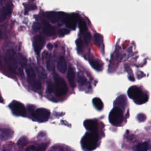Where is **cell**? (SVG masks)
Instances as JSON below:
<instances>
[{
    "label": "cell",
    "mask_w": 151,
    "mask_h": 151,
    "mask_svg": "<svg viewBox=\"0 0 151 151\" xmlns=\"http://www.w3.org/2000/svg\"><path fill=\"white\" fill-rule=\"evenodd\" d=\"M129 97L132 99L135 103L142 104L146 103L148 100V96L137 86H131L127 90Z\"/></svg>",
    "instance_id": "cell-1"
},
{
    "label": "cell",
    "mask_w": 151,
    "mask_h": 151,
    "mask_svg": "<svg viewBox=\"0 0 151 151\" xmlns=\"http://www.w3.org/2000/svg\"><path fill=\"white\" fill-rule=\"evenodd\" d=\"M98 140V134L94 132L87 133L82 138L81 145L86 150L91 151L96 147Z\"/></svg>",
    "instance_id": "cell-2"
},
{
    "label": "cell",
    "mask_w": 151,
    "mask_h": 151,
    "mask_svg": "<svg viewBox=\"0 0 151 151\" xmlns=\"http://www.w3.org/2000/svg\"><path fill=\"white\" fill-rule=\"evenodd\" d=\"M5 61L9 70L13 73H15L17 70V58L15 51L12 49L6 51L5 55Z\"/></svg>",
    "instance_id": "cell-3"
},
{
    "label": "cell",
    "mask_w": 151,
    "mask_h": 151,
    "mask_svg": "<svg viewBox=\"0 0 151 151\" xmlns=\"http://www.w3.org/2000/svg\"><path fill=\"white\" fill-rule=\"evenodd\" d=\"M109 119L110 123L114 126L119 125L122 123L123 119V114L120 108L114 107L110 111Z\"/></svg>",
    "instance_id": "cell-4"
},
{
    "label": "cell",
    "mask_w": 151,
    "mask_h": 151,
    "mask_svg": "<svg viewBox=\"0 0 151 151\" xmlns=\"http://www.w3.org/2000/svg\"><path fill=\"white\" fill-rule=\"evenodd\" d=\"M55 90L57 96H62L65 95L67 92V86L64 80L60 76L55 75Z\"/></svg>",
    "instance_id": "cell-5"
},
{
    "label": "cell",
    "mask_w": 151,
    "mask_h": 151,
    "mask_svg": "<svg viewBox=\"0 0 151 151\" xmlns=\"http://www.w3.org/2000/svg\"><path fill=\"white\" fill-rule=\"evenodd\" d=\"M50 116V112L48 110L44 108H39L34 113V118L38 122H44L47 121Z\"/></svg>",
    "instance_id": "cell-6"
},
{
    "label": "cell",
    "mask_w": 151,
    "mask_h": 151,
    "mask_svg": "<svg viewBox=\"0 0 151 151\" xmlns=\"http://www.w3.org/2000/svg\"><path fill=\"white\" fill-rule=\"evenodd\" d=\"M12 111L18 116H24L26 113V109L23 104L18 101H14L10 105Z\"/></svg>",
    "instance_id": "cell-7"
},
{
    "label": "cell",
    "mask_w": 151,
    "mask_h": 151,
    "mask_svg": "<svg viewBox=\"0 0 151 151\" xmlns=\"http://www.w3.org/2000/svg\"><path fill=\"white\" fill-rule=\"evenodd\" d=\"M79 19V15L73 14L64 18L65 24L67 27L71 29H74L76 27L77 21Z\"/></svg>",
    "instance_id": "cell-8"
},
{
    "label": "cell",
    "mask_w": 151,
    "mask_h": 151,
    "mask_svg": "<svg viewBox=\"0 0 151 151\" xmlns=\"http://www.w3.org/2000/svg\"><path fill=\"white\" fill-rule=\"evenodd\" d=\"M45 40L41 35H38L34 37L33 44L35 52L37 53V55H39L40 51H41L45 44Z\"/></svg>",
    "instance_id": "cell-9"
},
{
    "label": "cell",
    "mask_w": 151,
    "mask_h": 151,
    "mask_svg": "<svg viewBox=\"0 0 151 151\" xmlns=\"http://www.w3.org/2000/svg\"><path fill=\"white\" fill-rule=\"evenodd\" d=\"M26 73H27L28 81L32 86L37 80L35 79L36 78L35 71L31 65H27V67H26Z\"/></svg>",
    "instance_id": "cell-10"
},
{
    "label": "cell",
    "mask_w": 151,
    "mask_h": 151,
    "mask_svg": "<svg viewBox=\"0 0 151 151\" xmlns=\"http://www.w3.org/2000/svg\"><path fill=\"white\" fill-rule=\"evenodd\" d=\"M84 126L87 130L90 132H94L97 128V122L94 120L88 119L84 121Z\"/></svg>",
    "instance_id": "cell-11"
},
{
    "label": "cell",
    "mask_w": 151,
    "mask_h": 151,
    "mask_svg": "<svg viewBox=\"0 0 151 151\" xmlns=\"http://www.w3.org/2000/svg\"><path fill=\"white\" fill-rule=\"evenodd\" d=\"M57 69L61 73H64L67 69V63L65 61V59L63 56H60L57 60Z\"/></svg>",
    "instance_id": "cell-12"
},
{
    "label": "cell",
    "mask_w": 151,
    "mask_h": 151,
    "mask_svg": "<svg viewBox=\"0 0 151 151\" xmlns=\"http://www.w3.org/2000/svg\"><path fill=\"white\" fill-rule=\"evenodd\" d=\"M13 136V132L8 128H2L0 130V137L1 139L6 140L11 139Z\"/></svg>",
    "instance_id": "cell-13"
},
{
    "label": "cell",
    "mask_w": 151,
    "mask_h": 151,
    "mask_svg": "<svg viewBox=\"0 0 151 151\" xmlns=\"http://www.w3.org/2000/svg\"><path fill=\"white\" fill-rule=\"evenodd\" d=\"M67 80L71 86V87L74 88L76 86V83H75V73L74 71L73 68L71 67H70L68 68V70L67 71Z\"/></svg>",
    "instance_id": "cell-14"
},
{
    "label": "cell",
    "mask_w": 151,
    "mask_h": 151,
    "mask_svg": "<svg viewBox=\"0 0 151 151\" xmlns=\"http://www.w3.org/2000/svg\"><path fill=\"white\" fill-rule=\"evenodd\" d=\"M63 15L62 12H50L47 14V17L52 22H57L59 21L60 18Z\"/></svg>",
    "instance_id": "cell-15"
},
{
    "label": "cell",
    "mask_w": 151,
    "mask_h": 151,
    "mask_svg": "<svg viewBox=\"0 0 151 151\" xmlns=\"http://www.w3.org/2000/svg\"><path fill=\"white\" fill-rule=\"evenodd\" d=\"M11 12V6L9 4L4 6L0 11V22L3 21Z\"/></svg>",
    "instance_id": "cell-16"
},
{
    "label": "cell",
    "mask_w": 151,
    "mask_h": 151,
    "mask_svg": "<svg viewBox=\"0 0 151 151\" xmlns=\"http://www.w3.org/2000/svg\"><path fill=\"white\" fill-rule=\"evenodd\" d=\"M43 30L44 32L48 35V36H52L55 34V28L51 25L49 23L47 22H44L43 23Z\"/></svg>",
    "instance_id": "cell-17"
},
{
    "label": "cell",
    "mask_w": 151,
    "mask_h": 151,
    "mask_svg": "<svg viewBox=\"0 0 151 151\" xmlns=\"http://www.w3.org/2000/svg\"><path fill=\"white\" fill-rule=\"evenodd\" d=\"M114 105L115 107H124L125 105H126V98L125 96L123 95L120 96L119 97H118L116 100L114 101Z\"/></svg>",
    "instance_id": "cell-18"
},
{
    "label": "cell",
    "mask_w": 151,
    "mask_h": 151,
    "mask_svg": "<svg viewBox=\"0 0 151 151\" xmlns=\"http://www.w3.org/2000/svg\"><path fill=\"white\" fill-rule=\"evenodd\" d=\"M46 67L49 71H52L54 70V64L50 56H48L46 60Z\"/></svg>",
    "instance_id": "cell-19"
},
{
    "label": "cell",
    "mask_w": 151,
    "mask_h": 151,
    "mask_svg": "<svg viewBox=\"0 0 151 151\" xmlns=\"http://www.w3.org/2000/svg\"><path fill=\"white\" fill-rule=\"evenodd\" d=\"M93 103L94 107L98 110H101L103 107V103L99 98H94L93 99Z\"/></svg>",
    "instance_id": "cell-20"
},
{
    "label": "cell",
    "mask_w": 151,
    "mask_h": 151,
    "mask_svg": "<svg viewBox=\"0 0 151 151\" xmlns=\"http://www.w3.org/2000/svg\"><path fill=\"white\" fill-rule=\"evenodd\" d=\"M148 148H149V144L146 142L139 143L136 146V150L137 151H147Z\"/></svg>",
    "instance_id": "cell-21"
},
{
    "label": "cell",
    "mask_w": 151,
    "mask_h": 151,
    "mask_svg": "<svg viewBox=\"0 0 151 151\" xmlns=\"http://www.w3.org/2000/svg\"><path fill=\"white\" fill-rule=\"evenodd\" d=\"M77 82L79 84L80 86H84L86 84V83H87V80L85 78V77L80 73H79L78 74L77 76Z\"/></svg>",
    "instance_id": "cell-22"
},
{
    "label": "cell",
    "mask_w": 151,
    "mask_h": 151,
    "mask_svg": "<svg viewBox=\"0 0 151 151\" xmlns=\"http://www.w3.org/2000/svg\"><path fill=\"white\" fill-rule=\"evenodd\" d=\"M78 25H79V28L80 29L81 32H85L87 31V27L86 25V22L81 19H79V22H78Z\"/></svg>",
    "instance_id": "cell-23"
},
{
    "label": "cell",
    "mask_w": 151,
    "mask_h": 151,
    "mask_svg": "<svg viewBox=\"0 0 151 151\" xmlns=\"http://www.w3.org/2000/svg\"><path fill=\"white\" fill-rule=\"evenodd\" d=\"M90 64L91 65V67H93L95 70H98V71L101 70V64L97 61L94 60H90Z\"/></svg>",
    "instance_id": "cell-24"
},
{
    "label": "cell",
    "mask_w": 151,
    "mask_h": 151,
    "mask_svg": "<svg viewBox=\"0 0 151 151\" xmlns=\"http://www.w3.org/2000/svg\"><path fill=\"white\" fill-rule=\"evenodd\" d=\"M27 139L26 137H21L18 141V145L19 147H24L27 144Z\"/></svg>",
    "instance_id": "cell-25"
},
{
    "label": "cell",
    "mask_w": 151,
    "mask_h": 151,
    "mask_svg": "<svg viewBox=\"0 0 151 151\" xmlns=\"http://www.w3.org/2000/svg\"><path fill=\"white\" fill-rule=\"evenodd\" d=\"M94 38L96 43L98 45H100L103 42V37L100 34H98V33L95 34L94 36Z\"/></svg>",
    "instance_id": "cell-26"
},
{
    "label": "cell",
    "mask_w": 151,
    "mask_h": 151,
    "mask_svg": "<svg viewBox=\"0 0 151 151\" xmlns=\"http://www.w3.org/2000/svg\"><path fill=\"white\" fill-rule=\"evenodd\" d=\"M37 73H38L39 76L41 77L42 78H45L46 77V73L42 67H38L37 68Z\"/></svg>",
    "instance_id": "cell-27"
},
{
    "label": "cell",
    "mask_w": 151,
    "mask_h": 151,
    "mask_svg": "<svg viewBox=\"0 0 151 151\" xmlns=\"http://www.w3.org/2000/svg\"><path fill=\"white\" fill-rule=\"evenodd\" d=\"M91 38V34L88 31L85 32V33L84 34V41L86 44H88V42L90 41Z\"/></svg>",
    "instance_id": "cell-28"
},
{
    "label": "cell",
    "mask_w": 151,
    "mask_h": 151,
    "mask_svg": "<svg viewBox=\"0 0 151 151\" xmlns=\"http://www.w3.org/2000/svg\"><path fill=\"white\" fill-rule=\"evenodd\" d=\"M48 146V143H41L38 146V147L36 149L37 151H45L46 148Z\"/></svg>",
    "instance_id": "cell-29"
},
{
    "label": "cell",
    "mask_w": 151,
    "mask_h": 151,
    "mask_svg": "<svg viewBox=\"0 0 151 151\" xmlns=\"http://www.w3.org/2000/svg\"><path fill=\"white\" fill-rule=\"evenodd\" d=\"M54 90V84L51 82L48 81L47 83V90L48 93H52Z\"/></svg>",
    "instance_id": "cell-30"
},
{
    "label": "cell",
    "mask_w": 151,
    "mask_h": 151,
    "mask_svg": "<svg viewBox=\"0 0 151 151\" xmlns=\"http://www.w3.org/2000/svg\"><path fill=\"white\" fill-rule=\"evenodd\" d=\"M137 119L138 121H139V122H144V121L146 120V115H145V114L140 113H139V114H137Z\"/></svg>",
    "instance_id": "cell-31"
},
{
    "label": "cell",
    "mask_w": 151,
    "mask_h": 151,
    "mask_svg": "<svg viewBox=\"0 0 151 151\" xmlns=\"http://www.w3.org/2000/svg\"><path fill=\"white\" fill-rule=\"evenodd\" d=\"M69 32H70L69 30L67 29H65V28H63L58 31V34L60 37H63V36L68 34Z\"/></svg>",
    "instance_id": "cell-32"
},
{
    "label": "cell",
    "mask_w": 151,
    "mask_h": 151,
    "mask_svg": "<svg viewBox=\"0 0 151 151\" xmlns=\"http://www.w3.org/2000/svg\"><path fill=\"white\" fill-rule=\"evenodd\" d=\"M76 45L78 51H80L83 48V42L81 38H78L76 41Z\"/></svg>",
    "instance_id": "cell-33"
},
{
    "label": "cell",
    "mask_w": 151,
    "mask_h": 151,
    "mask_svg": "<svg viewBox=\"0 0 151 151\" xmlns=\"http://www.w3.org/2000/svg\"><path fill=\"white\" fill-rule=\"evenodd\" d=\"M32 87L35 90H39L41 88V83L38 80H37L32 86Z\"/></svg>",
    "instance_id": "cell-34"
},
{
    "label": "cell",
    "mask_w": 151,
    "mask_h": 151,
    "mask_svg": "<svg viewBox=\"0 0 151 151\" xmlns=\"http://www.w3.org/2000/svg\"><path fill=\"white\" fill-rule=\"evenodd\" d=\"M40 28V25L38 23H36L34 25V29L35 30V31H38L39 30Z\"/></svg>",
    "instance_id": "cell-35"
},
{
    "label": "cell",
    "mask_w": 151,
    "mask_h": 151,
    "mask_svg": "<svg viewBox=\"0 0 151 151\" xmlns=\"http://www.w3.org/2000/svg\"><path fill=\"white\" fill-rule=\"evenodd\" d=\"M47 48H48L49 50H51L52 48V45H51V44H48L47 45Z\"/></svg>",
    "instance_id": "cell-36"
},
{
    "label": "cell",
    "mask_w": 151,
    "mask_h": 151,
    "mask_svg": "<svg viewBox=\"0 0 151 151\" xmlns=\"http://www.w3.org/2000/svg\"><path fill=\"white\" fill-rule=\"evenodd\" d=\"M1 37H2V32L0 29V40H1Z\"/></svg>",
    "instance_id": "cell-37"
},
{
    "label": "cell",
    "mask_w": 151,
    "mask_h": 151,
    "mask_svg": "<svg viewBox=\"0 0 151 151\" xmlns=\"http://www.w3.org/2000/svg\"><path fill=\"white\" fill-rule=\"evenodd\" d=\"M2 98L1 97V96H0V102H2Z\"/></svg>",
    "instance_id": "cell-38"
}]
</instances>
